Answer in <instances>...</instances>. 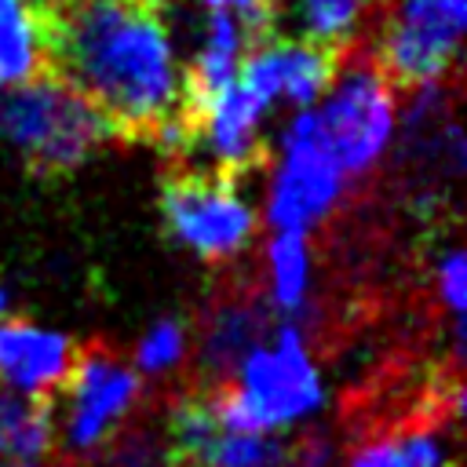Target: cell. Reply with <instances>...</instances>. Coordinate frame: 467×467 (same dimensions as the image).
I'll return each instance as SVG.
<instances>
[{
	"label": "cell",
	"mask_w": 467,
	"mask_h": 467,
	"mask_svg": "<svg viewBox=\"0 0 467 467\" xmlns=\"http://www.w3.org/2000/svg\"><path fill=\"white\" fill-rule=\"evenodd\" d=\"M36 7L47 73L84 95L117 139H157L161 128L182 117V69L157 0H62Z\"/></svg>",
	"instance_id": "cell-1"
},
{
	"label": "cell",
	"mask_w": 467,
	"mask_h": 467,
	"mask_svg": "<svg viewBox=\"0 0 467 467\" xmlns=\"http://www.w3.org/2000/svg\"><path fill=\"white\" fill-rule=\"evenodd\" d=\"M215 409L223 434H255L270 438L281 427H292L321 409V372L310 361L303 328L277 325L270 343H259L241 365L237 379L226 387L204 390Z\"/></svg>",
	"instance_id": "cell-2"
},
{
	"label": "cell",
	"mask_w": 467,
	"mask_h": 467,
	"mask_svg": "<svg viewBox=\"0 0 467 467\" xmlns=\"http://www.w3.org/2000/svg\"><path fill=\"white\" fill-rule=\"evenodd\" d=\"M109 139H117L109 120L51 73L0 88V142L33 175H69Z\"/></svg>",
	"instance_id": "cell-3"
},
{
	"label": "cell",
	"mask_w": 467,
	"mask_h": 467,
	"mask_svg": "<svg viewBox=\"0 0 467 467\" xmlns=\"http://www.w3.org/2000/svg\"><path fill=\"white\" fill-rule=\"evenodd\" d=\"M314 139L339 168V175L365 179L394 139V88L383 77L376 55H354L336 69L321 106H310Z\"/></svg>",
	"instance_id": "cell-4"
},
{
	"label": "cell",
	"mask_w": 467,
	"mask_h": 467,
	"mask_svg": "<svg viewBox=\"0 0 467 467\" xmlns=\"http://www.w3.org/2000/svg\"><path fill=\"white\" fill-rule=\"evenodd\" d=\"M463 33L467 0H398L379 36L376 62L390 88H431L456 69Z\"/></svg>",
	"instance_id": "cell-5"
},
{
	"label": "cell",
	"mask_w": 467,
	"mask_h": 467,
	"mask_svg": "<svg viewBox=\"0 0 467 467\" xmlns=\"http://www.w3.org/2000/svg\"><path fill=\"white\" fill-rule=\"evenodd\" d=\"M347 193V179L314 139L310 109H299L281 131V161L266 190V226L274 234H310Z\"/></svg>",
	"instance_id": "cell-6"
},
{
	"label": "cell",
	"mask_w": 467,
	"mask_h": 467,
	"mask_svg": "<svg viewBox=\"0 0 467 467\" xmlns=\"http://www.w3.org/2000/svg\"><path fill=\"white\" fill-rule=\"evenodd\" d=\"M161 212L179 244L201 259H230L255 234L252 204L219 175L175 171L161 190Z\"/></svg>",
	"instance_id": "cell-7"
},
{
	"label": "cell",
	"mask_w": 467,
	"mask_h": 467,
	"mask_svg": "<svg viewBox=\"0 0 467 467\" xmlns=\"http://www.w3.org/2000/svg\"><path fill=\"white\" fill-rule=\"evenodd\" d=\"M66 390L69 412L62 423V441L69 452L88 456L124 431L131 409L142 398V379L128 361L117 358V350L95 343L77 354Z\"/></svg>",
	"instance_id": "cell-8"
},
{
	"label": "cell",
	"mask_w": 467,
	"mask_h": 467,
	"mask_svg": "<svg viewBox=\"0 0 467 467\" xmlns=\"http://www.w3.org/2000/svg\"><path fill=\"white\" fill-rule=\"evenodd\" d=\"M77 354L80 350L62 332L22 317L0 325V379L22 398H51L58 387H66Z\"/></svg>",
	"instance_id": "cell-9"
},
{
	"label": "cell",
	"mask_w": 467,
	"mask_h": 467,
	"mask_svg": "<svg viewBox=\"0 0 467 467\" xmlns=\"http://www.w3.org/2000/svg\"><path fill=\"white\" fill-rule=\"evenodd\" d=\"M270 332V306L248 292L241 296H223L208 306L201 321V339H197V361L201 372L212 379L208 390L226 387L237 372V365L266 343Z\"/></svg>",
	"instance_id": "cell-10"
},
{
	"label": "cell",
	"mask_w": 467,
	"mask_h": 467,
	"mask_svg": "<svg viewBox=\"0 0 467 467\" xmlns=\"http://www.w3.org/2000/svg\"><path fill=\"white\" fill-rule=\"evenodd\" d=\"M47 73L44 18L33 0H0V88Z\"/></svg>",
	"instance_id": "cell-11"
},
{
	"label": "cell",
	"mask_w": 467,
	"mask_h": 467,
	"mask_svg": "<svg viewBox=\"0 0 467 467\" xmlns=\"http://www.w3.org/2000/svg\"><path fill=\"white\" fill-rule=\"evenodd\" d=\"M51 398H22L0 390V463H33L51 449Z\"/></svg>",
	"instance_id": "cell-12"
},
{
	"label": "cell",
	"mask_w": 467,
	"mask_h": 467,
	"mask_svg": "<svg viewBox=\"0 0 467 467\" xmlns=\"http://www.w3.org/2000/svg\"><path fill=\"white\" fill-rule=\"evenodd\" d=\"M270 259V292L266 306L285 314L288 325H296L306 314V292H310V244L303 234H274L266 244Z\"/></svg>",
	"instance_id": "cell-13"
},
{
	"label": "cell",
	"mask_w": 467,
	"mask_h": 467,
	"mask_svg": "<svg viewBox=\"0 0 467 467\" xmlns=\"http://www.w3.org/2000/svg\"><path fill=\"white\" fill-rule=\"evenodd\" d=\"M347 467H452V460L441 438L431 427H420V431L361 441L350 452Z\"/></svg>",
	"instance_id": "cell-14"
},
{
	"label": "cell",
	"mask_w": 467,
	"mask_h": 467,
	"mask_svg": "<svg viewBox=\"0 0 467 467\" xmlns=\"http://www.w3.org/2000/svg\"><path fill=\"white\" fill-rule=\"evenodd\" d=\"M368 7L372 0H296V22H299L296 40L343 51V44H350Z\"/></svg>",
	"instance_id": "cell-15"
},
{
	"label": "cell",
	"mask_w": 467,
	"mask_h": 467,
	"mask_svg": "<svg viewBox=\"0 0 467 467\" xmlns=\"http://www.w3.org/2000/svg\"><path fill=\"white\" fill-rule=\"evenodd\" d=\"M186 358V325L179 317H161L135 347V372L168 376Z\"/></svg>",
	"instance_id": "cell-16"
},
{
	"label": "cell",
	"mask_w": 467,
	"mask_h": 467,
	"mask_svg": "<svg viewBox=\"0 0 467 467\" xmlns=\"http://www.w3.org/2000/svg\"><path fill=\"white\" fill-rule=\"evenodd\" d=\"M208 11H226L237 15L244 22V29L252 33V40H266L277 36L274 33V18H277V0H201Z\"/></svg>",
	"instance_id": "cell-17"
},
{
	"label": "cell",
	"mask_w": 467,
	"mask_h": 467,
	"mask_svg": "<svg viewBox=\"0 0 467 467\" xmlns=\"http://www.w3.org/2000/svg\"><path fill=\"white\" fill-rule=\"evenodd\" d=\"M438 296H441L445 310L452 314V321H460L463 296H467V259L456 244L438 259Z\"/></svg>",
	"instance_id": "cell-18"
},
{
	"label": "cell",
	"mask_w": 467,
	"mask_h": 467,
	"mask_svg": "<svg viewBox=\"0 0 467 467\" xmlns=\"http://www.w3.org/2000/svg\"><path fill=\"white\" fill-rule=\"evenodd\" d=\"M285 467H328V445H325V438L306 434L303 441H296L288 449Z\"/></svg>",
	"instance_id": "cell-19"
},
{
	"label": "cell",
	"mask_w": 467,
	"mask_h": 467,
	"mask_svg": "<svg viewBox=\"0 0 467 467\" xmlns=\"http://www.w3.org/2000/svg\"><path fill=\"white\" fill-rule=\"evenodd\" d=\"M4 306H7V296H4V288H0V314H4Z\"/></svg>",
	"instance_id": "cell-20"
},
{
	"label": "cell",
	"mask_w": 467,
	"mask_h": 467,
	"mask_svg": "<svg viewBox=\"0 0 467 467\" xmlns=\"http://www.w3.org/2000/svg\"><path fill=\"white\" fill-rule=\"evenodd\" d=\"M0 467H33V463H0Z\"/></svg>",
	"instance_id": "cell-21"
},
{
	"label": "cell",
	"mask_w": 467,
	"mask_h": 467,
	"mask_svg": "<svg viewBox=\"0 0 467 467\" xmlns=\"http://www.w3.org/2000/svg\"><path fill=\"white\" fill-rule=\"evenodd\" d=\"M36 4H62V0H36Z\"/></svg>",
	"instance_id": "cell-22"
}]
</instances>
